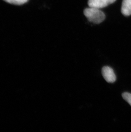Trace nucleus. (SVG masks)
Here are the masks:
<instances>
[{"instance_id":"nucleus-2","label":"nucleus","mask_w":131,"mask_h":132,"mask_svg":"<svg viewBox=\"0 0 131 132\" xmlns=\"http://www.w3.org/2000/svg\"><path fill=\"white\" fill-rule=\"evenodd\" d=\"M102 74L107 82L113 83L116 80V76L114 70L109 66H104L102 68Z\"/></svg>"},{"instance_id":"nucleus-6","label":"nucleus","mask_w":131,"mask_h":132,"mask_svg":"<svg viewBox=\"0 0 131 132\" xmlns=\"http://www.w3.org/2000/svg\"><path fill=\"white\" fill-rule=\"evenodd\" d=\"M122 97L124 100L131 106V93L129 92H124L122 94Z\"/></svg>"},{"instance_id":"nucleus-1","label":"nucleus","mask_w":131,"mask_h":132,"mask_svg":"<svg viewBox=\"0 0 131 132\" xmlns=\"http://www.w3.org/2000/svg\"><path fill=\"white\" fill-rule=\"evenodd\" d=\"M83 13L88 21L95 24H100L101 23L104 21L106 17L104 13L100 9L96 8L89 7L85 9Z\"/></svg>"},{"instance_id":"nucleus-5","label":"nucleus","mask_w":131,"mask_h":132,"mask_svg":"<svg viewBox=\"0 0 131 132\" xmlns=\"http://www.w3.org/2000/svg\"><path fill=\"white\" fill-rule=\"evenodd\" d=\"M7 3L15 5H21L25 4L28 0H4Z\"/></svg>"},{"instance_id":"nucleus-4","label":"nucleus","mask_w":131,"mask_h":132,"mask_svg":"<svg viewBox=\"0 0 131 132\" xmlns=\"http://www.w3.org/2000/svg\"><path fill=\"white\" fill-rule=\"evenodd\" d=\"M121 12L125 16H129L131 15V0L123 1Z\"/></svg>"},{"instance_id":"nucleus-3","label":"nucleus","mask_w":131,"mask_h":132,"mask_svg":"<svg viewBox=\"0 0 131 132\" xmlns=\"http://www.w3.org/2000/svg\"><path fill=\"white\" fill-rule=\"evenodd\" d=\"M115 1L116 0H89L88 4L89 7L100 9L108 6Z\"/></svg>"}]
</instances>
